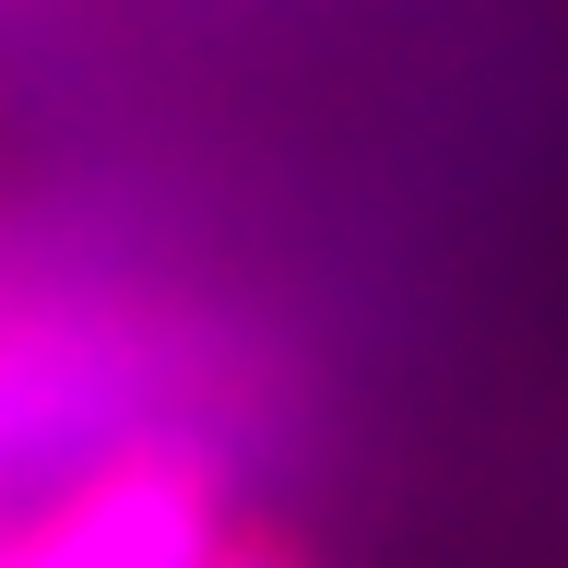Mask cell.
Segmentation results:
<instances>
[{
  "instance_id": "6da1fadb",
  "label": "cell",
  "mask_w": 568,
  "mask_h": 568,
  "mask_svg": "<svg viewBox=\"0 0 568 568\" xmlns=\"http://www.w3.org/2000/svg\"><path fill=\"white\" fill-rule=\"evenodd\" d=\"M237 532L248 521L225 486V450L154 438V450H119L71 486L24 497L0 521V568H213Z\"/></svg>"
},
{
  "instance_id": "7a4b0ae2",
  "label": "cell",
  "mask_w": 568,
  "mask_h": 568,
  "mask_svg": "<svg viewBox=\"0 0 568 568\" xmlns=\"http://www.w3.org/2000/svg\"><path fill=\"white\" fill-rule=\"evenodd\" d=\"M213 568H308V557H296L284 532H237V545H225V557H213Z\"/></svg>"
},
{
  "instance_id": "3957f363",
  "label": "cell",
  "mask_w": 568,
  "mask_h": 568,
  "mask_svg": "<svg viewBox=\"0 0 568 568\" xmlns=\"http://www.w3.org/2000/svg\"><path fill=\"white\" fill-rule=\"evenodd\" d=\"M12 12H36V0H0V24H12Z\"/></svg>"
}]
</instances>
